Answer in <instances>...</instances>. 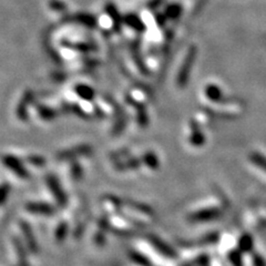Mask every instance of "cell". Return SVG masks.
Returning <instances> with one entry per match:
<instances>
[{"mask_svg": "<svg viewBox=\"0 0 266 266\" xmlns=\"http://www.w3.org/2000/svg\"><path fill=\"white\" fill-rule=\"evenodd\" d=\"M8 191H9L8 186H2V187H0V203H3V202L5 201V199L7 198Z\"/></svg>", "mask_w": 266, "mask_h": 266, "instance_id": "cell-6", "label": "cell"}, {"mask_svg": "<svg viewBox=\"0 0 266 266\" xmlns=\"http://www.w3.org/2000/svg\"><path fill=\"white\" fill-rule=\"evenodd\" d=\"M28 210L32 213L37 214H46V215H49V214H53V207L43 204V203H31L28 206Z\"/></svg>", "mask_w": 266, "mask_h": 266, "instance_id": "cell-3", "label": "cell"}, {"mask_svg": "<svg viewBox=\"0 0 266 266\" xmlns=\"http://www.w3.org/2000/svg\"><path fill=\"white\" fill-rule=\"evenodd\" d=\"M195 51L194 49H191L190 53L187 57L186 61H184L183 66L181 67V71L179 73V77H178V82L181 86H183L186 84V82L188 81L189 78V74H190V69L193 65V60H194V57H195Z\"/></svg>", "mask_w": 266, "mask_h": 266, "instance_id": "cell-1", "label": "cell"}, {"mask_svg": "<svg viewBox=\"0 0 266 266\" xmlns=\"http://www.w3.org/2000/svg\"><path fill=\"white\" fill-rule=\"evenodd\" d=\"M48 184H49L50 189L53 190V192L56 193V196H57L58 201L61 202L63 194L61 195V191H60V188H59V184H58V182L55 180V179L51 178V176H49V179H48Z\"/></svg>", "mask_w": 266, "mask_h": 266, "instance_id": "cell-4", "label": "cell"}, {"mask_svg": "<svg viewBox=\"0 0 266 266\" xmlns=\"http://www.w3.org/2000/svg\"><path fill=\"white\" fill-rule=\"evenodd\" d=\"M5 164L7 165L8 167H11V170H13L16 174H18L22 178H25L28 175V173L26 172V170L24 169V166L20 164V162L18 160H16L15 158H11V157H6L5 160Z\"/></svg>", "mask_w": 266, "mask_h": 266, "instance_id": "cell-2", "label": "cell"}, {"mask_svg": "<svg viewBox=\"0 0 266 266\" xmlns=\"http://www.w3.org/2000/svg\"><path fill=\"white\" fill-rule=\"evenodd\" d=\"M24 233L26 235V238L28 240V243H29V246L31 247V250L34 251V250H37V244L36 243H34V240H32V232H31V230L30 228L26 227V225H24Z\"/></svg>", "mask_w": 266, "mask_h": 266, "instance_id": "cell-5", "label": "cell"}]
</instances>
